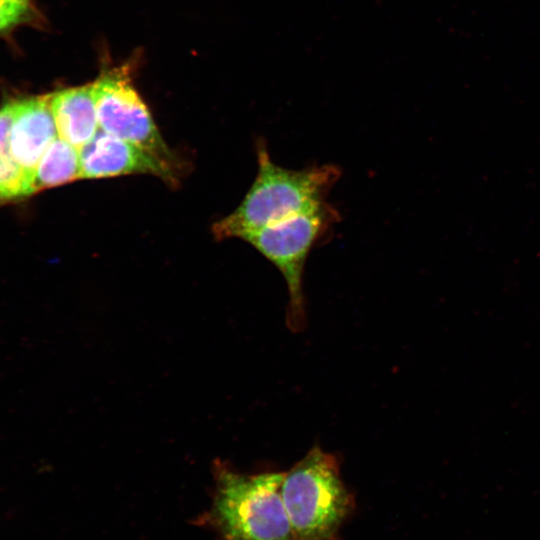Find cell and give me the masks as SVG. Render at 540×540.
<instances>
[{"label":"cell","mask_w":540,"mask_h":540,"mask_svg":"<svg viewBox=\"0 0 540 540\" xmlns=\"http://www.w3.org/2000/svg\"><path fill=\"white\" fill-rule=\"evenodd\" d=\"M258 172L239 206L214 224L217 239L245 236L316 208L339 180L334 164L288 169L274 163L263 142L257 144Z\"/></svg>","instance_id":"cell-1"},{"label":"cell","mask_w":540,"mask_h":540,"mask_svg":"<svg viewBox=\"0 0 540 540\" xmlns=\"http://www.w3.org/2000/svg\"><path fill=\"white\" fill-rule=\"evenodd\" d=\"M284 473L217 471L210 521L222 540H295L281 496Z\"/></svg>","instance_id":"cell-2"},{"label":"cell","mask_w":540,"mask_h":540,"mask_svg":"<svg viewBox=\"0 0 540 540\" xmlns=\"http://www.w3.org/2000/svg\"><path fill=\"white\" fill-rule=\"evenodd\" d=\"M281 496L295 540H332L353 506L336 458L319 447L284 472Z\"/></svg>","instance_id":"cell-3"},{"label":"cell","mask_w":540,"mask_h":540,"mask_svg":"<svg viewBox=\"0 0 540 540\" xmlns=\"http://www.w3.org/2000/svg\"><path fill=\"white\" fill-rule=\"evenodd\" d=\"M338 221V211L325 201L243 238L282 274L289 292L287 319L293 329L299 328L304 320L302 282L308 255Z\"/></svg>","instance_id":"cell-4"},{"label":"cell","mask_w":540,"mask_h":540,"mask_svg":"<svg viewBox=\"0 0 540 540\" xmlns=\"http://www.w3.org/2000/svg\"><path fill=\"white\" fill-rule=\"evenodd\" d=\"M131 63L103 69L92 82L99 128L175 167L153 117L133 86Z\"/></svg>","instance_id":"cell-5"},{"label":"cell","mask_w":540,"mask_h":540,"mask_svg":"<svg viewBox=\"0 0 540 540\" xmlns=\"http://www.w3.org/2000/svg\"><path fill=\"white\" fill-rule=\"evenodd\" d=\"M80 178L149 174L176 183L173 167L138 146L101 130L80 150Z\"/></svg>","instance_id":"cell-6"},{"label":"cell","mask_w":540,"mask_h":540,"mask_svg":"<svg viewBox=\"0 0 540 540\" xmlns=\"http://www.w3.org/2000/svg\"><path fill=\"white\" fill-rule=\"evenodd\" d=\"M57 137L51 94L13 100L10 150L33 184L43 154Z\"/></svg>","instance_id":"cell-7"},{"label":"cell","mask_w":540,"mask_h":540,"mask_svg":"<svg viewBox=\"0 0 540 540\" xmlns=\"http://www.w3.org/2000/svg\"><path fill=\"white\" fill-rule=\"evenodd\" d=\"M58 137L80 150L99 130L92 82L51 94Z\"/></svg>","instance_id":"cell-8"},{"label":"cell","mask_w":540,"mask_h":540,"mask_svg":"<svg viewBox=\"0 0 540 540\" xmlns=\"http://www.w3.org/2000/svg\"><path fill=\"white\" fill-rule=\"evenodd\" d=\"M13 100L0 107V205L36 193L34 184L15 161L9 143Z\"/></svg>","instance_id":"cell-9"},{"label":"cell","mask_w":540,"mask_h":540,"mask_svg":"<svg viewBox=\"0 0 540 540\" xmlns=\"http://www.w3.org/2000/svg\"><path fill=\"white\" fill-rule=\"evenodd\" d=\"M80 178V153L57 137L43 154L34 175L35 191L70 183Z\"/></svg>","instance_id":"cell-10"},{"label":"cell","mask_w":540,"mask_h":540,"mask_svg":"<svg viewBox=\"0 0 540 540\" xmlns=\"http://www.w3.org/2000/svg\"><path fill=\"white\" fill-rule=\"evenodd\" d=\"M31 10L30 1L0 0V32L29 19Z\"/></svg>","instance_id":"cell-11"},{"label":"cell","mask_w":540,"mask_h":540,"mask_svg":"<svg viewBox=\"0 0 540 540\" xmlns=\"http://www.w3.org/2000/svg\"><path fill=\"white\" fill-rule=\"evenodd\" d=\"M8 1H30V0H8Z\"/></svg>","instance_id":"cell-12"}]
</instances>
